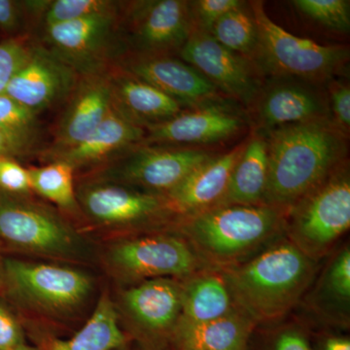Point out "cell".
I'll return each mask as SVG.
<instances>
[{
	"label": "cell",
	"mask_w": 350,
	"mask_h": 350,
	"mask_svg": "<svg viewBox=\"0 0 350 350\" xmlns=\"http://www.w3.org/2000/svg\"><path fill=\"white\" fill-rule=\"evenodd\" d=\"M117 350H130V347H129V345H126V347H122V349H117Z\"/></svg>",
	"instance_id": "bcb514c9"
},
{
	"label": "cell",
	"mask_w": 350,
	"mask_h": 350,
	"mask_svg": "<svg viewBox=\"0 0 350 350\" xmlns=\"http://www.w3.org/2000/svg\"><path fill=\"white\" fill-rule=\"evenodd\" d=\"M144 137V129L128 121L111 107L107 116L89 137L72 148L46 159L68 163L75 172L88 167L96 170L142 144Z\"/></svg>",
	"instance_id": "7402d4cb"
},
{
	"label": "cell",
	"mask_w": 350,
	"mask_h": 350,
	"mask_svg": "<svg viewBox=\"0 0 350 350\" xmlns=\"http://www.w3.org/2000/svg\"><path fill=\"white\" fill-rule=\"evenodd\" d=\"M64 105L55 129L53 144L42 152L45 158L80 144L107 116L112 107L110 71L79 76Z\"/></svg>",
	"instance_id": "d6986e66"
},
{
	"label": "cell",
	"mask_w": 350,
	"mask_h": 350,
	"mask_svg": "<svg viewBox=\"0 0 350 350\" xmlns=\"http://www.w3.org/2000/svg\"><path fill=\"white\" fill-rule=\"evenodd\" d=\"M298 12L331 31L347 33L350 29L349 0H294Z\"/></svg>",
	"instance_id": "1f68e13d"
},
{
	"label": "cell",
	"mask_w": 350,
	"mask_h": 350,
	"mask_svg": "<svg viewBox=\"0 0 350 350\" xmlns=\"http://www.w3.org/2000/svg\"><path fill=\"white\" fill-rule=\"evenodd\" d=\"M120 3L110 0H51L41 27L111 12L119 8Z\"/></svg>",
	"instance_id": "d6a6232c"
},
{
	"label": "cell",
	"mask_w": 350,
	"mask_h": 350,
	"mask_svg": "<svg viewBox=\"0 0 350 350\" xmlns=\"http://www.w3.org/2000/svg\"><path fill=\"white\" fill-rule=\"evenodd\" d=\"M319 262L285 237L248 261L222 269L234 306L257 327L283 321L312 286Z\"/></svg>",
	"instance_id": "7a4b0ae2"
},
{
	"label": "cell",
	"mask_w": 350,
	"mask_h": 350,
	"mask_svg": "<svg viewBox=\"0 0 350 350\" xmlns=\"http://www.w3.org/2000/svg\"><path fill=\"white\" fill-rule=\"evenodd\" d=\"M215 154L208 148L142 144L98 167L91 176L165 196Z\"/></svg>",
	"instance_id": "ba28073f"
},
{
	"label": "cell",
	"mask_w": 350,
	"mask_h": 350,
	"mask_svg": "<svg viewBox=\"0 0 350 350\" xmlns=\"http://www.w3.org/2000/svg\"><path fill=\"white\" fill-rule=\"evenodd\" d=\"M25 345L24 337L16 320L0 306V350H13Z\"/></svg>",
	"instance_id": "ab89813d"
},
{
	"label": "cell",
	"mask_w": 350,
	"mask_h": 350,
	"mask_svg": "<svg viewBox=\"0 0 350 350\" xmlns=\"http://www.w3.org/2000/svg\"><path fill=\"white\" fill-rule=\"evenodd\" d=\"M78 79L75 68L36 39L29 59L4 94L39 115L64 105Z\"/></svg>",
	"instance_id": "2e32d148"
},
{
	"label": "cell",
	"mask_w": 350,
	"mask_h": 350,
	"mask_svg": "<svg viewBox=\"0 0 350 350\" xmlns=\"http://www.w3.org/2000/svg\"><path fill=\"white\" fill-rule=\"evenodd\" d=\"M256 21L258 47L253 62L265 79L287 78L323 85L342 77L349 66V46L323 45L298 38L269 17L264 2L250 1Z\"/></svg>",
	"instance_id": "277c9868"
},
{
	"label": "cell",
	"mask_w": 350,
	"mask_h": 350,
	"mask_svg": "<svg viewBox=\"0 0 350 350\" xmlns=\"http://www.w3.org/2000/svg\"><path fill=\"white\" fill-rule=\"evenodd\" d=\"M38 40L79 76L108 72L126 56L120 7L111 12L41 27Z\"/></svg>",
	"instance_id": "52a82bcc"
},
{
	"label": "cell",
	"mask_w": 350,
	"mask_h": 350,
	"mask_svg": "<svg viewBox=\"0 0 350 350\" xmlns=\"http://www.w3.org/2000/svg\"><path fill=\"white\" fill-rule=\"evenodd\" d=\"M13 350H36V349H31V347H27V345H21V347H17V349H15Z\"/></svg>",
	"instance_id": "f6af8a7d"
},
{
	"label": "cell",
	"mask_w": 350,
	"mask_h": 350,
	"mask_svg": "<svg viewBox=\"0 0 350 350\" xmlns=\"http://www.w3.org/2000/svg\"><path fill=\"white\" fill-rule=\"evenodd\" d=\"M211 36L228 49L253 61L259 36L250 2L244 1L225 14L214 25Z\"/></svg>",
	"instance_id": "83f0119b"
},
{
	"label": "cell",
	"mask_w": 350,
	"mask_h": 350,
	"mask_svg": "<svg viewBox=\"0 0 350 350\" xmlns=\"http://www.w3.org/2000/svg\"><path fill=\"white\" fill-rule=\"evenodd\" d=\"M78 204L101 226L137 228L176 220L167 198L91 176L76 187Z\"/></svg>",
	"instance_id": "30bf717a"
},
{
	"label": "cell",
	"mask_w": 350,
	"mask_h": 350,
	"mask_svg": "<svg viewBox=\"0 0 350 350\" xmlns=\"http://www.w3.org/2000/svg\"><path fill=\"white\" fill-rule=\"evenodd\" d=\"M320 325L347 330L350 325V247L333 250L303 299Z\"/></svg>",
	"instance_id": "44dd1931"
},
{
	"label": "cell",
	"mask_w": 350,
	"mask_h": 350,
	"mask_svg": "<svg viewBox=\"0 0 350 350\" xmlns=\"http://www.w3.org/2000/svg\"><path fill=\"white\" fill-rule=\"evenodd\" d=\"M116 66L157 88L185 109L227 98L177 56L126 55Z\"/></svg>",
	"instance_id": "ac0fdd59"
},
{
	"label": "cell",
	"mask_w": 350,
	"mask_h": 350,
	"mask_svg": "<svg viewBox=\"0 0 350 350\" xmlns=\"http://www.w3.org/2000/svg\"><path fill=\"white\" fill-rule=\"evenodd\" d=\"M241 0H194L190 1L194 31L211 34L214 25L225 14L243 3Z\"/></svg>",
	"instance_id": "d590c367"
},
{
	"label": "cell",
	"mask_w": 350,
	"mask_h": 350,
	"mask_svg": "<svg viewBox=\"0 0 350 350\" xmlns=\"http://www.w3.org/2000/svg\"><path fill=\"white\" fill-rule=\"evenodd\" d=\"M330 107L331 120L334 125L349 137L350 131V87L345 77L335 78L325 85Z\"/></svg>",
	"instance_id": "8d00e7d4"
},
{
	"label": "cell",
	"mask_w": 350,
	"mask_h": 350,
	"mask_svg": "<svg viewBox=\"0 0 350 350\" xmlns=\"http://www.w3.org/2000/svg\"><path fill=\"white\" fill-rule=\"evenodd\" d=\"M0 241L40 256L87 261L93 247L57 211L29 196L0 190Z\"/></svg>",
	"instance_id": "8992f818"
},
{
	"label": "cell",
	"mask_w": 350,
	"mask_h": 350,
	"mask_svg": "<svg viewBox=\"0 0 350 350\" xmlns=\"http://www.w3.org/2000/svg\"><path fill=\"white\" fill-rule=\"evenodd\" d=\"M128 345L114 304L105 295L86 324L75 336L68 340L52 338L44 347L45 350H117Z\"/></svg>",
	"instance_id": "484cf974"
},
{
	"label": "cell",
	"mask_w": 350,
	"mask_h": 350,
	"mask_svg": "<svg viewBox=\"0 0 350 350\" xmlns=\"http://www.w3.org/2000/svg\"><path fill=\"white\" fill-rule=\"evenodd\" d=\"M51 0H0V33L5 38L27 36L41 25Z\"/></svg>",
	"instance_id": "4dcf8cb0"
},
{
	"label": "cell",
	"mask_w": 350,
	"mask_h": 350,
	"mask_svg": "<svg viewBox=\"0 0 350 350\" xmlns=\"http://www.w3.org/2000/svg\"><path fill=\"white\" fill-rule=\"evenodd\" d=\"M177 57L245 110L266 81L254 62L228 49L204 32L193 31Z\"/></svg>",
	"instance_id": "7c38bea8"
},
{
	"label": "cell",
	"mask_w": 350,
	"mask_h": 350,
	"mask_svg": "<svg viewBox=\"0 0 350 350\" xmlns=\"http://www.w3.org/2000/svg\"><path fill=\"white\" fill-rule=\"evenodd\" d=\"M245 142H241L226 153L215 154L200 163L165 195L176 219L218 206L225 196L232 169L243 153Z\"/></svg>",
	"instance_id": "ffe728a7"
},
{
	"label": "cell",
	"mask_w": 350,
	"mask_h": 350,
	"mask_svg": "<svg viewBox=\"0 0 350 350\" xmlns=\"http://www.w3.org/2000/svg\"><path fill=\"white\" fill-rule=\"evenodd\" d=\"M350 227V170L342 163L285 213V238L319 262Z\"/></svg>",
	"instance_id": "5b68a950"
},
{
	"label": "cell",
	"mask_w": 350,
	"mask_h": 350,
	"mask_svg": "<svg viewBox=\"0 0 350 350\" xmlns=\"http://www.w3.org/2000/svg\"><path fill=\"white\" fill-rule=\"evenodd\" d=\"M27 170L31 191L64 211L76 213L80 208L76 196L75 170L69 163L51 161L44 167Z\"/></svg>",
	"instance_id": "4316f807"
},
{
	"label": "cell",
	"mask_w": 350,
	"mask_h": 350,
	"mask_svg": "<svg viewBox=\"0 0 350 350\" xmlns=\"http://www.w3.org/2000/svg\"><path fill=\"white\" fill-rule=\"evenodd\" d=\"M120 29L126 56H177L194 31L190 1H121Z\"/></svg>",
	"instance_id": "9c48e42d"
},
{
	"label": "cell",
	"mask_w": 350,
	"mask_h": 350,
	"mask_svg": "<svg viewBox=\"0 0 350 350\" xmlns=\"http://www.w3.org/2000/svg\"><path fill=\"white\" fill-rule=\"evenodd\" d=\"M36 39L31 34L4 38L0 41V94L24 66Z\"/></svg>",
	"instance_id": "e575fe53"
},
{
	"label": "cell",
	"mask_w": 350,
	"mask_h": 350,
	"mask_svg": "<svg viewBox=\"0 0 350 350\" xmlns=\"http://www.w3.org/2000/svg\"><path fill=\"white\" fill-rule=\"evenodd\" d=\"M4 282V271H3V265L0 262V286H1L2 283Z\"/></svg>",
	"instance_id": "ee69618b"
},
{
	"label": "cell",
	"mask_w": 350,
	"mask_h": 350,
	"mask_svg": "<svg viewBox=\"0 0 350 350\" xmlns=\"http://www.w3.org/2000/svg\"><path fill=\"white\" fill-rule=\"evenodd\" d=\"M313 350H350V338L342 334L321 331L317 335L312 333Z\"/></svg>",
	"instance_id": "b9f144b4"
},
{
	"label": "cell",
	"mask_w": 350,
	"mask_h": 350,
	"mask_svg": "<svg viewBox=\"0 0 350 350\" xmlns=\"http://www.w3.org/2000/svg\"><path fill=\"white\" fill-rule=\"evenodd\" d=\"M137 350H163V349H155V347H147V345H138Z\"/></svg>",
	"instance_id": "7bdbcfd3"
},
{
	"label": "cell",
	"mask_w": 350,
	"mask_h": 350,
	"mask_svg": "<svg viewBox=\"0 0 350 350\" xmlns=\"http://www.w3.org/2000/svg\"><path fill=\"white\" fill-rule=\"evenodd\" d=\"M246 112L253 131L262 135L282 126L331 119L325 86L287 78L266 79Z\"/></svg>",
	"instance_id": "5bb4252c"
},
{
	"label": "cell",
	"mask_w": 350,
	"mask_h": 350,
	"mask_svg": "<svg viewBox=\"0 0 350 350\" xmlns=\"http://www.w3.org/2000/svg\"><path fill=\"white\" fill-rule=\"evenodd\" d=\"M257 325L239 308L209 322L198 335L204 350H248Z\"/></svg>",
	"instance_id": "f1b7e54d"
},
{
	"label": "cell",
	"mask_w": 350,
	"mask_h": 350,
	"mask_svg": "<svg viewBox=\"0 0 350 350\" xmlns=\"http://www.w3.org/2000/svg\"><path fill=\"white\" fill-rule=\"evenodd\" d=\"M234 308L221 271L202 269L182 280L181 315L177 325L200 329Z\"/></svg>",
	"instance_id": "cb8c5ba5"
},
{
	"label": "cell",
	"mask_w": 350,
	"mask_h": 350,
	"mask_svg": "<svg viewBox=\"0 0 350 350\" xmlns=\"http://www.w3.org/2000/svg\"><path fill=\"white\" fill-rule=\"evenodd\" d=\"M0 190L11 195L31 194L29 170L25 169L15 158L0 157Z\"/></svg>",
	"instance_id": "74e56055"
},
{
	"label": "cell",
	"mask_w": 350,
	"mask_h": 350,
	"mask_svg": "<svg viewBox=\"0 0 350 350\" xmlns=\"http://www.w3.org/2000/svg\"><path fill=\"white\" fill-rule=\"evenodd\" d=\"M0 129L38 142V115L21 105L6 94H0Z\"/></svg>",
	"instance_id": "836d02e7"
},
{
	"label": "cell",
	"mask_w": 350,
	"mask_h": 350,
	"mask_svg": "<svg viewBox=\"0 0 350 350\" xmlns=\"http://www.w3.org/2000/svg\"><path fill=\"white\" fill-rule=\"evenodd\" d=\"M109 255L115 269L135 282L163 278L183 280L208 269L176 232L126 239L115 244Z\"/></svg>",
	"instance_id": "8fae6325"
},
{
	"label": "cell",
	"mask_w": 350,
	"mask_h": 350,
	"mask_svg": "<svg viewBox=\"0 0 350 350\" xmlns=\"http://www.w3.org/2000/svg\"><path fill=\"white\" fill-rule=\"evenodd\" d=\"M182 280L154 278L126 290L123 303L139 330V345L163 349L181 315Z\"/></svg>",
	"instance_id": "e0dca14e"
},
{
	"label": "cell",
	"mask_w": 350,
	"mask_h": 350,
	"mask_svg": "<svg viewBox=\"0 0 350 350\" xmlns=\"http://www.w3.org/2000/svg\"><path fill=\"white\" fill-rule=\"evenodd\" d=\"M285 213L267 204L214 206L177 218L174 231L206 268L222 271L248 261L285 237Z\"/></svg>",
	"instance_id": "3957f363"
},
{
	"label": "cell",
	"mask_w": 350,
	"mask_h": 350,
	"mask_svg": "<svg viewBox=\"0 0 350 350\" xmlns=\"http://www.w3.org/2000/svg\"><path fill=\"white\" fill-rule=\"evenodd\" d=\"M110 83L112 107L144 130L169 121L185 110L157 88L117 66L110 70Z\"/></svg>",
	"instance_id": "603a6c76"
},
{
	"label": "cell",
	"mask_w": 350,
	"mask_h": 350,
	"mask_svg": "<svg viewBox=\"0 0 350 350\" xmlns=\"http://www.w3.org/2000/svg\"><path fill=\"white\" fill-rule=\"evenodd\" d=\"M163 350H204L199 340L198 329L177 326Z\"/></svg>",
	"instance_id": "60d3db41"
},
{
	"label": "cell",
	"mask_w": 350,
	"mask_h": 350,
	"mask_svg": "<svg viewBox=\"0 0 350 350\" xmlns=\"http://www.w3.org/2000/svg\"><path fill=\"white\" fill-rule=\"evenodd\" d=\"M248 350H313L312 331L300 321L257 327Z\"/></svg>",
	"instance_id": "f546056e"
},
{
	"label": "cell",
	"mask_w": 350,
	"mask_h": 350,
	"mask_svg": "<svg viewBox=\"0 0 350 350\" xmlns=\"http://www.w3.org/2000/svg\"><path fill=\"white\" fill-rule=\"evenodd\" d=\"M269 174L266 137L253 131L237 161L227 191L217 206L265 204Z\"/></svg>",
	"instance_id": "d4e9b609"
},
{
	"label": "cell",
	"mask_w": 350,
	"mask_h": 350,
	"mask_svg": "<svg viewBox=\"0 0 350 350\" xmlns=\"http://www.w3.org/2000/svg\"><path fill=\"white\" fill-rule=\"evenodd\" d=\"M3 271L20 297L49 312H66L81 305L93 288L87 273L68 267L9 259Z\"/></svg>",
	"instance_id": "9a60e30c"
},
{
	"label": "cell",
	"mask_w": 350,
	"mask_h": 350,
	"mask_svg": "<svg viewBox=\"0 0 350 350\" xmlns=\"http://www.w3.org/2000/svg\"><path fill=\"white\" fill-rule=\"evenodd\" d=\"M38 142L0 129V157L25 156L31 153Z\"/></svg>",
	"instance_id": "f35d334b"
},
{
	"label": "cell",
	"mask_w": 350,
	"mask_h": 350,
	"mask_svg": "<svg viewBox=\"0 0 350 350\" xmlns=\"http://www.w3.org/2000/svg\"><path fill=\"white\" fill-rule=\"evenodd\" d=\"M262 135L269 153L265 204L285 213L349 161V137L331 119L282 126Z\"/></svg>",
	"instance_id": "6da1fadb"
},
{
	"label": "cell",
	"mask_w": 350,
	"mask_h": 350,
	"mask_svg": "<svg viewBox=\"0 0 350 350\" xmlns=\"http://www.w3.org/2000/svg\"><path fill=\"white\" fill-rule=\"evenodd\" d=\"M250 126L247 112L229 98L183 110L145 130L144 144L207 148L227 142Z\"/></svg>",
	"instance_id": "4fadbf2b"
}]
</instances>
